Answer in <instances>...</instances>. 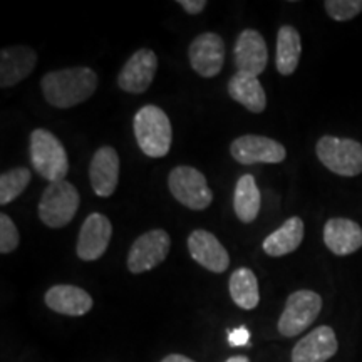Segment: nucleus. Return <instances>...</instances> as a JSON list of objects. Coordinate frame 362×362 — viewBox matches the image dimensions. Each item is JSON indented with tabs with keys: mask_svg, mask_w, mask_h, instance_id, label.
Instances as JSON below:
<instances>
[{
	"mask_svg": "<svg viewBox=\"0 0 362 362\" xmlns=\"http://www.w3.org/2000/svg\"><path fill=\"white\" fill-rule=\"evenodd\" d=\"M112 237V225L110 218L103 214H90L84 220L79 230L78 245L76 252L78 257L84 262H94L101 259L104 252L110 247Z\"/></svg>",
	"mask_w": 362,
	"mask_h": 362,
	"instance_id": "9b49d317",
	"label": "nucleus"
},
{
	"mask_svg": "<svg viewBox=\"0 0 362 362\" xmlns=\"http://www.w3.org/2000/svg\"><path fill=\"white\" fill-rule=\"evenodd\" d=\"M248 341H250V332L247 327H240L228 332L230 346H245Z\"/></svg>",
	"mask_w": 362,
	"mask_h": 362,
	"instance_id": "cd10ccee",
	"label": "nucleus"
},
{
	"mask_svg": "<svg viewBox=\"0 0 362 362\" xmlns=\"http://www.w3.org/2000/svg\"><path fill=\"white\" fill-rule=\"evenodd\" d=\"M237 72H245L259 78L269 62V49L265 39L255 29H245L238 35L233 49Z\"/></svg>",
	"mask_w": 362,
	"mask_h": 362,
	"instance_id": "ddd939ff",
	"label": "nucleus"
},
{
	"mask_svg": "<svg viewBox=\"0 0 362 362\" xmlns=\"http://www.w3.org/2000/svg\"><path fill=\"white\" fill-rule=\"evenodd\" d=\"M188 252L194 262L214 274H223L230 265L228 252L208 230H194L189 233Z\"/></svg>",
	"mask_w": 362,
	"mask_h": 362,
	"instance_id": "4468645a",
	"label": "nucleus"
},
{
	"mask_svg": "<svg viewBox=\"0 0 362 362\" xmlns=\"http://www.w3.org/2000/svg\"><path fill=\"white\" fill-rule=\"evenodd\" d=\"M228 94L233 101L242 104L253 115H260L265 111L267 96L259 78H253L245 72H237L228 81Z\"/></svg>",
	"mask_w": 362,
	"mask_h": 362,
	"instance_id": "aec40b11",
	"label": "nucleus"
},
{
	"mask_svg": "<svg viewBox=\"0 0 362 362\" xmlns=\"http://www.w3.org/2000/svg\"><path fill=\"white\" fill-rule=\"evenodd\" d=\"M302 240H304V221L298 216H292L264 240L262 248L270 257H284L296 252L300 247Z\"/></svg>",
	"mask_w": 362,
	"mask_h": 362,
	"instance_id": "412c9836",
	"label": "nucleus"
},
{
	"mask_svg": "<svg viewBox=\"0 0 362 362\" xmlns=\"http://www.w3.org/2000/svg\"><path fill=\"white\" fill-rule=\"evenodd\" d=\"M30 163L44 180L56 183L64 181L69 173V158L56 134L47 129H34L30 133Z\"/></svg>",
	"mask_w": 362,
	"mask_h": 362,
	"instance_id": "7ed1b4c3",
	"label": "nucleus"
},
{
	"mask_svg": "<svg viewBox=\"0 0 362 362\" xmlns=\"http://www.w3.org/2000/svg\"><path fill=\"white\" fill-rule=\"evenodd\" d=\"M230 153L240 165H257V163L277 165L287 156L284 144L259 134L240 136L230 146Z\"/></svg>",
	"mask_w": 362,
	"mask_h": 362,
	"instance_id": "9d476101",
	"label": "nucleus"
},
{
	"mask_svg": "<svg viewBox=\"0 0 362 362\" xmlns=\"http://www.w3.org/2000/svg\"><path fill=\"white\" fill-rule=\"evenodd\" d=\"M230 296L240 309L252 310L259 305V280H257L253 270L247 269V267H240L233 272L232 277H230Z\"/></svg>",
	"mask_w": 362,
	"mask_h": 362,
	"instance_id": "b1692460",
	"label": "nucleus"
},
{
	"mask_svg": "<svg viewBox=\"0 0 362 362\" xmlns=\"http://www.w3.org/2000/svg\"><path fill=\"white\" fill-rule=\"evenodd\" d=\"M262 203L260 189L257 187V181L253 175H243L237 181V187L233 192V208L235 215L243 223H252L259 216Z\"/></svg>",
	"mask_w": 362,
	"mask_h": 362,
	"instance_id": "5701e85b",
	"label": "nucleus"
},
{
	"mask_svg": "<svg viewBox=\"0 0 362 362\" xmlns=\"http://www.w3.org/2000/svg\"><path fill=\"white\" fill-rule=\"evenodd\" d=\"M134 136L138 146L149 158H163L170 153L173 141L170 117L161 107L146 104L134 116Z\"/></svg>",
	"mask_w": 362,
	"mask_h": 362,
	"instance_id": "f03ea898",
	"label": "nucleus"
},
{
	"mask_svg": "<svg viewBox=\"0 0 362 362\" xmlns=\"http://www.w3.org/2000/svg\"><path fill=\"white\" fill-rule=\"evenodd\" d=\"M339 342L329 325H320L302 337L292 349V362H327L336 356Z\"/></svg>",
	"mask_w": 362,
	"mask_h": 362,
	"instance_id": "dca6fc26",
	"label": "nucleus"
},
{
	"mask_svg": "<svg viewBox=\"0 0 362 362\" xmlns=\"http://www.w3.org/2000/svg\"><path fill=\"white\" fill-rule=\"evenodd\" d=\"M161 362H194L193 359H189L187 356H181V354H170L166 357H163Z\"/></svg>",
	"mask_w": 362,
	"mask_h": 362,
	"instance_id": "c756f323",
	"label": "nucleus"
},
{
	"mask_svg": "<svg viewBox=\"0 0 362 362\" xmlns=\"http://www.w3.org/2000/svg\"><path fill=\"white\" fill-rule=\"evenodd\" d=\"M81 194L78 188L69 181H56L45 187L39 200V218L49 228H62L71 223L78 214Z\"/></svg>",
	"mask_w": 362,
	"mask_h": 362,
	"instance_id": "20e7f679",
	"label": "nucleus"
},
{
	"mask_svg": "<svg viewBox=\"0 0 362 362\" xmlns=\"http://www.w3.org/2000/svg\"><path fill=\"white\" fill-rule=\"evenodd\" d=\"M37 64V54L27 45L4 47L0 52V88H12L29 78Z\"/></svg>",
	"mask_w": 362,
	"mask_h": 362,
	"instance_id": "f3484780",
	"label": "nucleus"
},
{
	"mask_svg": "<svg viewBox=\"0 0 362 362\" xmlns=\"http://www.w3.org/2000/svg\"><path fill=\"white\" fill-rule=\"evenodd\" d=\"M21 242L19 230L12 218L6 214L0 215V252L11 253L17 248Z\"/></svg>",
	"mask_w": 362,
	"mask_h": 362,
	"instance_id": "bb28decb",
	"label": "nucleus"
},
{
	"mask_svg": "<svg viewBox=\"0 0 362 362\" xmlns=\"http://www.w3.org/2000/svg\"><path fill=\"white\" fill-rule=\"evenodd\" d=\"M225 362H250V361H248V357L245 356H235V357H230V359H226Z\"/></svg>",
	"mask_w": 362,
	"mask_h": 362,
	"instance_id": "7c9ffc66",
	"label": "nucleus"
},
{
	"mask_svg": "<svg viewBox=\"0 0 362 362\" xmlns=\"http://www.w3.org/2000/svg\"><path fill=\"white\" fill-rule=\"evenodd\" d=\"M302 54L300 34L293 25H282L277 34V56L275 66L279 74L291 76L296 72Z\"/></svg>",
	"mask_w": 362,
	"mask_h": 362,
	"instance_id": "4be33fe9",
	"label": "nucleus"
},
{
	"mask_svg": "<svg viewBox=\"0 0 362 362\" xmlns=\"http://www.w3.org/2000/svg\"><path fill=\"white\" fill-rule=\"evenodd\" d=\"M324 7L330 19L347 22L362 12V0H327Z\"/></svg>",
	"mask_w": 362,
	"mask_h": 362,
	"instance_id": "a878e982",
	"label": "nucleus"
},
{
	"mask_svg": "<svg viewBox=\"0 0 362 362\" xmlns=\"http://www.w3.org/2000/svg\"><path fill=\"white\" fill-rule=\"evenodd\" d=\"M324 243L339 257L351 255L362 247V228L349 218H330L324 226Z\"/></svg>",
	"mask_w": 362,
	"mask_h": 362,
	"instance_id": "6ab92c4d",
	"label": "nucleus"
},
{
	"mask_svg": "<svg viewBox=\"0 0 362 362\" xmlns=\"http://www.w3.org/2000/svg\"><path fill=\"white\" fill-rule=\"evenodd\" d=\"M317 158L325 168L341 176L362 173V144L354 139L322 136L315 146Z\"/></svg>",
	"mask_w": 362,
	"mask_h": 362,
	"instance_id": "39448f33",
	"label": "nucleus"
},
{
	"mask_svg": "<svg viewBox=\"0 0 362 362\" xmlns=\"http://www.w3.org/2000/svg\"><path fill=\"white\" fill-rule=\"evenodd\" d=\"M158 69V57L151 49H139L131 56L117 76V86L129 94L146 93Z\"/></svg>",
	"mask_w": 362,
	"mask_h": 362,
	"instance_id": "f8f14e48",
	"label": "nucleus"
},
{
	"mask_svg": "<svg viewBox=\"0 0 362 362\" xmlns=\"http://www.w3.org/2000/svg\"><path fill=\"white\" fill-rule=\"evenodd\" d=\"M168 188L181 205L189 210H205L214 202V193L205 175L192 166H176L168 176Z\"/></svg>",
	"mask_w": 362,
	"mask_h": 362,
	"instance_id": "0eeeda50",
	"label": "nucleus"
},
{
	"mask_svg": "<svg viewBox=\"0 0 362 362\" xmlns=\"http://www.w3.org/2000/svg\"><path fill=\"white\" fill-rule=\"evenodd\" d=\"M30 178H33V173L29 168H16L2 173L0 176V203L7 205L19 198L24 189L29 187Z\"/></svg>",
	"mask_w": 362,
	"mask_h": 362,
	"instance_id": "393cba45",
	"label": "nucleus"
},
{
	"mask_svg": "<svg viewBox=\"0 0 362 362\" xmlns=\"http://www.w3.org/2000/svg\"><path fill=\"white\" fill-rule=\"evenodd\" d=\"M89 181L98 197L107 198L116 192L119 181V156L115 148L103 146L94 153L89 165Z\"/></svg>",
	"mask_w": 362,
	"mask_h": 362,
	"instance_id": "2eb2a0df",
	"label": "nucleus"
},
{
	"mask_svg": "<svg viewBox=\"0 0 362 362\" xmlns=\"http://www.w3.org/2000/svg\"><path fill=\"white\" fill-rule=\"evenodd\" d=\"M322 310V297L314 291H297L288 296L279 319V332L284 337H296L309 329Z\"/></svg>",
	"mask_w": 362,
	"mask_h": 362,
	"instance_id": "423d86ee",
	"label": "nucleus"
},
{
	"mask_svg": "<svg viewBox=\"0 0 362 362\" xmlns=\"http://www.w3.org/2000/svg\"><path fill=\"white\" fill-rule=\"evenodd\" d=\"M45 304L61 315L81 317L93 309L94 300L84 288L76 285H54L45 292Z\"/></svg>",
	"mask_w": 362,
	"mask_h": 362,
	"instance_id": "a211bd4d",
	"label": "nucleus"
},
{
	"mask_svg": "<svg viewBox=\"0 0 362 362\" xmlns=\"http://www.w3.org/2000/svg\"><path fill=\"white\" fill-rule=\"evenodd\" d=\"M180 6L183 7V11L189 13V16H198V13L205 11L206 0H180Z\"/></svg>",
	"mask_w": 362,
	"mask_h": 362,
	"instance_id": "c85d7f7f",
	"label": "nucleus"
},
{
	"mask_svg": "<svg viewBox=\"0 0 362 362\" xmlns=\"http://www.w3.org/2000/svg\"><path fill=\"white\" fill-rule=\"evenodd\" d=\"M189 66L202 78H215L225 62V42L218 34L203 33L188 47Z\"/></svg>",
	"mask_w": 362,
	"mask_h": 362,
	"instance_id": "1a4fd4ad",
	"label": "nucleus"
},
{
	"mask_svg": "<svg viewBox=\"0 0 362 362\" xmlns=\"http://www.w3.org/2000/svg\"><path fill=\"white\" fill-rule=\"evenodd\" d=\"M171 240L161 228L149 230L134 240L128 253V270L131 274H144L165 262L170 253Z\"/></svg>",
	"mask_w": 362,
	"mask_h": 362,
	"instance_id": "6e6552de",
	"label": "nucleus"
},
{
	"mask_svg": "<svg viewBox=\"0 0 362 362\" xmlns=\"http://www.w3.org/2000/svg\"><path fill=\"white\" fill-rule=\"evenodd\" d=\"M40 89L51 106L59 110L88 101L98 89V74L89 67H69L52 71L40 79Z\"/></svg>",
	"mask_w": 362,
	"mask_h": 362,
	"instance_id": "f257e3e1",
	"label": "nucleus"
}]
</instances>
